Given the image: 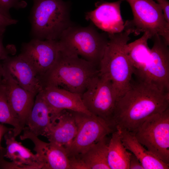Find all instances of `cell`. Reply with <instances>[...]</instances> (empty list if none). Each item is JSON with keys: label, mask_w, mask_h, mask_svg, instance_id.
I'll return each instance as SVG.
<instances>
[{"label": "cell", "mask_w": 169, "mask_h": 169, "mask_svg": "<svg viewBox=\"0 0 169 169\" xmlns=\"http://www.w3.org/2000/svg\"><path fill=\"white\" fill-rule=\"evenodd\" d=\"M169 108V91L149 80L138 79L117 100L112 117L114 128L134 132L149 117Z\"/></svg>", "instance_id": "6da1fadb"}, {"label": "cell", "mask_w": 169, "mask_h": 169, "mask_svg": "<svg viewBox=\"0 0 169 169\" xmlns=\"http://www.w3.org/2000/svg\"><path fill=\"white\" fill-rule=\"evenodd\" d=\"M99 73V68L92 63L60 49L55 63L40 81L43 88L56 86L81 95Z\"/></svg>", "instance_id": "7a4b0ae2"}, {"label": "cell", "mask_w": 169, "mask_h": 169, "mask_svg": "<svg viewBox=\"0 0 169 169\" xmlns=\"http://www.w3.org/2000/svg\"><path fill=\"white\" fill-rule=\"evenodd\" d=\"M109 41L99 66V74L112 82L117 100L131 84L133 69L125 50L130 40L129 30L115 33H108Z\"/></svg>", "instance_id": "3957f363"}, {"label": "cell", "mask_w": 169, "mask_h": 169, "mask_svg": "<svg viewBox=\"0 0 169 169\" xmlns=\"http://www.w3.org/2000/svg\"><path fill=\"white\" fill-rule=\"evenodd\" d=\"M30 15L33 38L58 40L63 32L73 25L69 4L63 0H33Z\"/></svg>", "instance_id": "277c9868"}, {"label": "cell", "mask_w": 169, "mask_h": 169, "mask_svg": "<svg viewBox=\"0 0 169 169\" xmlns=\"http://www.w3.org/2000/svg\"><path fill=\"white\" fill-rule=\"evenodd\" d=\"M60 49L79 56L99 68L108 44V33L98 32L91 23L86 27L73 24L65 30L58 40Z\"/></svg>", "instance_id": "5b68a950"}, {"label": "cell", "mask_w": 169, "mask_h": 169, "mask_svg": "<svg viewBox=\"0 0 169 169\" xmlns=\"http://www.w3.org/2000/svg\"><path fill=\"white\" fill-rule=\"evenodd\" d=\"M125 0L129 4L133 18L125 22L124 30L136 36L147 32L150 39L157 35L169 45V23L161 6L154 0Z\"/></svg>", "instance_id": "8992f818"}, {"label": "cell", "mask_w": 169, "mask_h": 169, "mask_svg": "<svg viewBox=\"0 0 169 169\" xmlns=\"http://www.w3.org/2000/svg\"><path fill=\"white\" fill-rule=\"evenodd\" d=\"M132 134L152 154L169 164V108L149 117Z\"/></svg>", "instance_id": "52a82bcc"}, {"label": "cell", "mask_w": 169, "mask_h": 169, "mask_svg": "<svg viewBox=\"0 0 169 169\" xmlns=\"http://www.w3.org/2000/svg\"><path fill=\"white\" fill-rule=\"evenodd\" d=\"M81 98L92 114L101 118L115 129L112 117L118 98L111 80L98 74L90 81Z\"/></svg>", "instance_id": "ba28073f"}, {"label": "cell", "mask_w": 169, "mask_h": 169, "mask_svg": "<svg viewBox=\"0 0 169 169\" xmlns=\"http://www.w3.org/2000/svg\"><path fill=\"white\" fill-rule=\"evenodd\" d=\"M71 111L77 133L71 143L64 146L68 157L84 153L93 144L116 130L98 116Z\"/></svg>", "instance_id": "9c48e42d"}, {"label": "cell", "mask_w": 169, "mask_h": 169, "mask_svg": "<svg viewBox=\"0 0 169 169\" xmlns=\"http://www.w3.org/2000/svg\"><path fill=\"white\" fill-rule=\"evenodd\" d=\"M60 50L58 40L32 38L22 44L19 54L31 65L40 80L55 63Z\"/></svg>", "instance_id": "30bf717a"}, {"label": "cell", "mask_w": 169, "mask_h": 169, "mask_svg": "<svg viewBox=\"0 0 169 169\" xmlns=\"http://www.w3.org/2000/svg\"><path fill=\"white\" fill-rule=\"evenodd\" d=\"M151 39L153 45L143 80L151 81L169 91V44L157 35Z\"/></svg>", "instance_id": "8fae6325"}, {"label": "cell", "mask_w": 169, "mask_h": 169, "mask_svg": "<svg viewBox=\"0 0 169 169\" xmlns=\"http://www.w3.org/2000/svg\"><path fill=\"white\" fill-rule=\"evenodd\" d=\"M3 69V82L8 102L15 117L18 122L22 132L33 106L36 95L21 87Z\"/></svg>", "instance_id": "7c38bea8"}, {"label": "cell", "mask_w": 169, "mask_h": 169, "mask_svg": "<svg viewBox=\"0 0 169 169\" xmlns=\"http://www.w3.org/2000/svg\"><path fill=\"white\" fill-rule=\"evenodd\" d=\"M124 1L109 2L100 0L95 3V9L86 13L85 19L108 33L121 32L125 28L120 11V5Z\"/></svg>", "instance_id": "4fadbf2b"}, {"label": "cell", "mask_w": 169, "mask_h": 169, "mask_svg": "<svg viewBox=\"0 0 169 169\" xmlns=\"http://www.w3.org/2000/svg\"><path fill=\"white\" fill-rule=\"evenodd\" d=\"M41 92L49 109L52 124L64 110L92 115L84 105L81 94L54 86L44 87Z\"/></svg>", "instance_id": "5bb4252c"}, {"label": "cell", "mask_w": 169, "mask_h": 169, "mask_svg": "<svg viewBox=\"0 0 169 169\" xmlns=\"http://www.w3.org/2000/svg\"><path fill=\"white\" fill-rule=\"evenodd\" d=\"M3 68L25 90L36 95L43 90L40 79L30 64L20 55L3 61Z\"/></svg>", "instance_id": "9a60e30c"}, {"label": "cell", "mask_w": 169, "mask_h": 169, "mask_svg": "<svg viewBox=\"0 0 169 169\" xmlns=\"http://www.w3.org/2000/svg\"><path fill=\"white\" fill-rule=\"evenodd\" d=\"M20 139H29L33 143V150L43 164L42 169H70L69 157L64 146L45 142L28 132H23Z\"/></svg>", "instance_id": "2e32d148"}, {"label": "cell", "mask_w": 169, "mask_h": 169, "mask_svg": "<svg viewBox=\"0 0 169 169\" xmlns=\"http://www.w3.org/2000/svg\"><path fill=\"white\" fill-rule=\"evenodd\" d=\"M13 130L4 136L6 145L4 157L10 159L16 169H42L43 165L38 156L16 140Z\"/></svg>", "instance_id": "e0dca14e"}, {"label": "cell", "mask_w": 169, "mask_h": 169, "mask_svg": "<svg viewBox=\"0 0 169 169\" xmlns=\"http://www.w3.org/2000/svg\"><path fill=\"white\" fill-rule=\"evenodd\" d=\"M52 125L49 109L40 92L35 97L33 106L23 131L37 136H45Z\"/></svg>", "instance_id": "ac0fdd59"}, {"label": "cell", "mask_w": 169, "mask_h": 169, "mask_svg": "<svg viewBox=\"0 0 169 169\" xmlns=\"http://www.w3.org/2000/svg\"><path fill=\"white\" fill-rule=\"evenodd\" d=\"M122 142L139 160L144 169H168L169 165L146 150L131 133L125 129L116 127Z\"/></svg>", "instance_id": "d6986e66"}, {"label": "cell", "mask_w": 169, "mask_h": 169, "mask_svg": "<svg viewBox=\"0 0 169 169\" xmlns=\"http://www.w3.org/2000/svg\"><path fill=\"white\" fill-rule=\"evenodd\" d=\"M77 133V127L71 110H63L45 136L49 142L65 146L71 143Z\"/></svg>", "instance_id": "ffe728a7"}, {"label": "cell", "mask_w": 169, "mask_h": 169, "mask_svg": "<svg viewBox=\"0 0 169 169\" xmlns=\"http://www.w3.org/2000/svg\"><path fill=\"white\" fill-rule=\"evenodd\" d=\"M150 39L149 33H143L140 38L125 46V50L133 69V74L138 79H144L145 69L149 60L151 49L148 41Z\"/></svg>", "instance_id": "44dd1931"}, {"label": "cell", "mask_w": 169, "mask_h": 169, "mask_svg": "<svg viewBox=\"0 0 169 169\" xmlns=\"http://www.w3.org/2000/svg\"><path fill=\"white\" fill-rule=\"evenodd\" d=\"M123 145L119 131L112 133L108 145L107 161L110 169H129L131 153Z\"/></svg>", "instance_id": "7402d4cb"}, {"label": "cell", "mask_w": 169, "mask_h": 169, "mask_svg": "<svg viewBox=\"0 0 169 169\" xmlns=\"http://www.w3.org/2000/svg\"><path fill=\"white\" fill-rule=\"evenodd\" d=\"M109 141L105 136L84 152L77 156L84 162L89 169H110L107 161Z\"/></svg>", "instance_id": "603a6c76"}, {"label": "cell", "mask_w": 169, "mask_h": 169, "mask_svg": "<svg viewBox=\"0 0 169 169\" xmlns=\"http://www.w3.org/2000/svg\"><path fill=\"white\" fill-rule=\"evenodd\" d=\"M0 123L13 126V131L16 137L21 132L18 122L15 117L8 103L3 82L0 85Z\"/></svg>", "instance_id": "cb8c5ba5"}, {"label": "cell", "mask_w": 169, "mask_h": 169, "mask_svg": "<svg viewBox=\"0 0 169 169\" xmlns=\"http://www.w3.org/2000/svg\"><path fill=\"white\" fill-rule=\"evenodd\" d=\"M26 5V3L23 0H0V10L8 15H10L9 11L11 8H23Z\"/></svg>", "instance_id": "d4e9b609"}, {"label": "cell", "mask_w": 169, "mask_h": 169, "mask_svg": "<svg viewBox=\"0 0 169 169\" xmlns=\"http://www.w3.org/2000/svg\"><path fill=\"white\" fill-rule=\"evenodd\" d=\"M18 21L12 18L0 10V33L3 34L7 28L10 25L17 24Z\"/></svg>", "instance_id": "484cf974"}, {"label": "cell", "mask_w": 169, "mask_h": 169, "mask_svg": "<svg viewBox=\"0 0 169 169\" xmlns=\"http://www.w3.org/2000/svg\"><path fill=\"white\" fill-rule=\"evenodd\" d=\"M68 157L70 169H89L84 162L78 156Z\"/></svg>", "instance_id": "4316f807"}, {"label": "cell", "mask_w": 169, "mask_h": 169, "mask_svg": "<svg viewBox=\"0 0 169 169\" xmlns=\"http://www.w3.org/2000/svg\"><path fill=\"white\" fill-rule=\"evenodd\" d=\"M3 34L0 33V63L1 60H3L9 56V54L13 53L12 46L9 45L4 47L3 43Z\"/></svg>", "instance_id": "83f0119b"}, {"label": "cell", "mask_w": 169, "mask_h": 169, "mask_svg": "<svg viewBox=\"0 0 169 169\" xmlns=\"http://www.w3.org/2000/svg\"><path fill=\"white\" fill-rule=\"evenodd\" d=\"M161 7L167 21L169 23V3L167 0H156Z\"/></svg>", "instance_id": "f1b7e54d"}, {"label": "cell", "mask_w": 169, "mask_h": 169, "mask_svg": "<svg viewBox=\"0 0 169 169\" xmlns=\"http://www.w3.org/2000/svg\"><path fill=\"white\" fill-rule=\"evenodd\" d=\"M129 169H144L138 159L132 153L130 156Z\"/></svg>", "instance_id": "f546056e"}, {"label": "cell", "mask_w": 169, "mask_h": 169, "mask_svg": "<svg viewBox=\"0 0 169 169\" xmlns=\"http://www.w3.org/2000/svg\"><path fill=\"white\" fill-rule=\"evenodd\" d=\"M13 129V128H9L3 125V124L0 123V151L4 148L2 146L1 144V141L2 137L6 133Z\"/></svg>", "instance_id": "4dcf8cb0"}, {"label": "cell", "mask_w": 169, "mask_h": 169, "mask_svg": "<svg viewBox=\"0 0 169 169\" xmlns=\"http://www.w3.org/2000/svg\"><path fill=\"white\" fill-rule=\"evenodd\" d=\"M3 69L2 64L0 63V85L2 84L3 80Z\"/></svg>", "instance_id": "1f68e13d"}]
</instances>
